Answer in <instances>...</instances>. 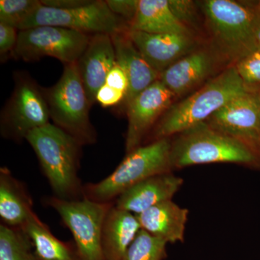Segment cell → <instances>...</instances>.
Segmentation results:
<instances>
[{
	"instance_id": "e0dca14e",
	"label": "cell",
	"mask_w": 260,
	"mask_h": 260,
	"mask_svg": "<svg viewBox=\"0 0 260 260\" xmlns=\"http://www.w3.org/2000/svg\"><path fill=\"white\" fill-rule=\"evenodd\" d=\"M214 65L212 53L193 51L162 72L159 80L176 97L181 96L208 78Z\"/></svg>"
},
{
	"instance_id": "7c38bea8",
	"label": "cell",
	"mask_w": 260,
	"mask_h": 260,
	"mask_svg": "<svg viewBox=\"0 0 260 260\" xmlns=\"http://www.w3.org/2000/svg\"><path fill=\"white\" fill-rule=\"evenodd\" d=\"M175 97L158 80L129 103L126 107L128 119L126 154L143 145L157 121L172 105Z\"/></svg>"
},
{
	"instance_id": "5bb4252c",
	"label": "cell",
	"mask_w": 260,
	"mask_h": 260,
	"mask_svg": "<svg viewBox=\"0 0 260 260\" xmlns=\"http://www.w3.org/2000/svg\"><path fill=\"white\" fill-rule=\"evenodd\" d=\"M116 63L115 49L109 34H94L88 47L77 61L78 71L89 103L93 106L99 89Z\"/></svg>"
},
{
	"instance_id": "6da1fadb",
	"label": "cell",
	"mask_w": 260,
	"mask_h": 260,
	"mask_svg": "<svg viewBox=\"0 0 260 260\" xmlns=\"http://www.w3.org/2000/svg\"><path fill=\"white\" fill-rule=\"evenodd\" d=\"M246 90L235 66L227 68L194 93L171 106L147 136L150 140L148 143L171 138L205 122L228 102Z\"/></svg>"
},
{
	"instance_id": "1f68e13d",
	"label": "cell",
	"mask_w": 260,
	"mask_h": 260,
	"mask_svg": "<svg viewBox=\"0 0 260 260\" xmlns=\"http://www.w3.org/2000/svg\"><path fill=\"white\" fill-rule=\"evenodd\" d=\"M90 1L86 0H42V4L49 8L56 9L68 10L88 4Z\"/></svg>"
},
{
	"instance_id": "44dd1931",
	"label": "cell",
	"mask_w": 260,
	"mask_h": 260,
	"mask_svg": "<svg viewBox=\"0 0 260 260\" xmlns=\"http://www.w3.org/2000/svg\"><path fill=\"white\" fill-rule=\"evenodd\" d=\"M129 30L152 34L190 36L186 25L173 14L168 0H140L138 12L129 24Z\"/></svg>"
},
{
	"instance_id": "8fae6325",
	"label": "cell",
	"mask_w": 260,
	"mask_h": 260,
	"mask_svg": "<svg viewBox=\"0 0 260 260\" xmlns=\"http://www.w3.org/2000/svg\"><path fill=\"white\" fill-rule=\"evenodd\" d=\"M205 122L245 143L260 157V90H246Z\"/></svg>"
},
{
	"instance_id": "9c48e42d",
	"label": "cell",
	"mask_w": 260,
	"mask_h": 260,
	"mask_svg": "<svg viewBox=\"0 0 260 260\" xmlns=\"http://www.w3.org/2000/svg\"><path fill=\"white\" fill-rule=\"evenodd\" d=\"M41 25L61 27L88 35L112 36L129 29V23L112 13L107 1L102 0L90 1L83 6L68 10L56 9L42 4L22 23L18 30Z\"/></svg>"
},
{
	"instance_id": "52a82bcc",
	"label": "cell",
	"mask_w": 260,
	"mask_h": 260,
	"mask_svg": "<svg viewBox=\"0 0 260 260\" xmlns=\"http://www.w3.org/2000/svg\"><path fill=\"white\" fill-rule=\"evenodd\" d=\"M45 203L59 214L73 234L79 260H106L102 247L103 224L115 202L95 203L85 198L65 200L53 196Z\"/></svg>"
},
{
	"instance_id": "5b68a950",
	"label": "cell",
	"mask_w": 260,
	"mask_h": 260,
	"mask_svg": "<svg viewBox=\"0 0 260 260\" xmlns=\"http://www.w3.org/2000/svg\"><path fill=\"white\" fill-rule=\"evenodd\" d=\"M171 138L141 145L129 153L105 179L83 186V198L95 203L115 202L124 191L157 174L172 172Z\"/></svg>"
},
{
	"instance_id": "83f0119b",
	"label": "cell",
	"mask_w": 260,
	"mask_h": 260,
	"mask_svg": "<svg viewBox=\"0 0 260 260\" xmlns=\"http://www.w3.org/2000/svg\"><path fill=\"white\" fill-rule=\"evenodd\" d=\"M173 14L183 24L190 23L196 17L195 3L190 0H168Z\"/></svg>"
},
{
	"instance_id": "4dcf8cb0",
	"label": "cell",
	"mask_w": 260,
	"mask_h": 260,
	"mask_svg": "<svg viewBox=\"0 0 260 260\" xmlns=\"http://www.w3.org/2000/svg\"><path fill=\"white\" fill-rule=\"evenodd\" d=\"M105 84L112 88L121 90L125 94L127 92L129 88V80L125 72L117 62L113 67L110 73L108 75Z\"/></svg>"
},
{
	"instance_id": "d6986e66",
	"label": "cell",
	"mask_w": 260,
	"mask_h": 260,
	"mask_svg": "<svg viewBox=\"0 0 260 260\" xmlns=\"http://www.w3.org/2000/svg\"><path fill=\"white\" fill-rule=\"evenodd\" d=\"M140 229L136 215L113 205L102 228V247L106 260L122 259Z\"/></svg>"
},
{
	"instance_id": "d6a6232c",
	"label": "cell",
	"mask_w": 260,
	"mask_h": 260,
	"mask_svg": "<svg viewBox=\"0 0 260 260\" xmlns=\"http://www.w3.org/2000/svg\"><path fill=\"white\" fill-rule=\"evenodd\" d=\"M255 42L256 48L260 49V26L259 29H258L257 32H256Z\"/></svg>"
},
{
	"instance_id": "ac0fdd59",
	"label": "cell",
	"mask_w": 260,
	"mask_h": 260,
	"mask_svg": "<svg viewBox=\"0 0 260 260\" xmlns=\"http://www.w3.org/2000/svg\"><path fill=\"white\" fill-rule=\"evenodd\" d=\"M189 210L172 200L162 202L136 215L141 229L167 243L184 242Z\"/></svg>"
},
{
	"instance_id": "4316f807",
	"label": "cell",
	"mask_w": 260,
	"mask_h": 260,
	"mask_svg": "<svg viewBox=\"0 0 260 260\" xmlns=\"http://www.w3.org/2000/svg\"><path fill=\"white\" fill-rule=\"evenodd\" d=\"M18 29L6 24L0 23V55L1 60L13 56L18 38Z\"/></svg>"
},
{
	"instance_id": "d4e9b609",
	"label": "cell",
	"mask_w": 260,
	"mask_h": 260,
	"mask_svg": "<svg viewBox=\"0 0 260 260\" xmlns=\"http://www.w3.org/2000/svg\"><path fill=\"white\" fill-rule=\"evenodd\" d=\"M42 5L39 0H1L0 23L18 29Z\"/></svg>"
},
{
	"instance_id": "2e32d148",
	"label": "cell",
	"mask_w": 260,
	"mask_h": 260,
	"mask_svg": "<svg viewBox=\"0 0 260 260\" xmlns=\"http://www.w3.org/2000/svg\"><path fill=\"white\" fill-rule=\"evenodd\" d=\"M115 49L116 62L124 70L129 80V88L123 104L126 106L154 82L160 74L148 64L135 47L126 31L112 36Z\"/></svg>"
},
{
	"instance_id": "ba28073f",
	"label": "cell",
	"mask_w": 260,
	"mask_h": 260,
	"mask_svg": "<svg viewBox=\"0 0 260 260\" xmlns=\"http://www.w3.org/2000/svg\"><path fill=\"white\" fill-rule=\"evenodd\" d=\"M15 87L0 118L3 138L21 143L32 130L49 124L50 116L44 88L25 72L14 76Z\"/></svg>"
},
{
	"instance_id": "7a4b0ae2",
	"label": "cell",
	"mask_w": 260,
	"mask_h": 260,
	"mask_svg": "<svg viewBox=\"0 0 260 260\" xmlns=\"http://www.w3.org/2000/svg\"><path fill=\"white\" fill-rule=\"evenodd\" d=\"M25 140L34 149L54 196L59 199H83V184L78 172L82 145L54 124L32 130Z\"/></svg>"
},
{
	"instance_id": "603a6c76",
	"label": "cell",
	"mask_w": 260,
	"mask_h": 260,
	"mask_svg": "<svg viewBox=\"0 0 260 260\" xmlns=\"http://www.w3.org/2000/svg\"><path fill=\"white\" fill-rule=\"evenodd\" d=\"M0 260H39L30 238L22 228L0 225Z\"/></svg>"
},
{
	"instance_id": "30bf717a",
	"label": "cell",
	"mask_w": 260,
	"mask_h": 260,
	"mask_svg": "<svg viewBox=\"0 0 260 260\" xmlns=\"http://www.w3.org/2000/svg\"><path fill=\"white\" fill-rule=\"evenodd\" d=\"M91 35L71 30L41 25L19 30L13 57L35 61L46 57L56 58L64 64L77 62L88 47Z\"/></svg>"
},
{
	"instance_id": "cb8c5ba5",
	"label": "cell",
	"mask_w": 260,
	"mask_h": 260,
	"mask_svg": "<svg viewBox=\"0 0 260 260\" xmlns=\"http://www.w3.org/2000/svg\"><path fill=\"white\" fill-rule=\"evenodd\" d=\"M168 243L140 229L121 260H164Z\"/></svg>"
},
{
	"instance_id": "8992f818",
	"label": "cell",
	"mask_w": 260,
	"mask_h": 260,
	"mask_svg": "<svg viewBox=\"0 0 260 260\" xmlns=\"http://www.w3.org/2000/svg\"><path fill=\"white\" fill-rule=\"evenodd\" d=\"M50 119L54 125L75 138L82 145L96 143L97 133L90 122V106L77 62L64 64L61 78L44 89Z\"/></svg>"
},
{
	"instance_id": "3957f363",
	"label": "cell",
	"mask_w": 260,
	"mask_h": 260,
	"mask_svg": "<svg viewBox=\"0 0 260 260\" xmlns=\"http://www.w3.org/2000/svg\"><path fill=\"white\" fill-rule=\"evenodd\" d=\"M171 139L173 171L191 166L230 162L260 169V157L240 140L201 123Z\"/></svg>"
},
{
	"instance_id": "9a60e30c",
	"label": "cell",
	"mask_w": 260,
	"mask_h": 260,
	"mask_svg": "<svg viewBox=\"0 0 260 260\" xmlns=\"http://www.w3.org/2000/svg\"><path fill=\"white\" fill-rule=\"evenodd\" d=\"M183 184L184 179L172 172L157 174L124 191L114 205L119 209L139 215L159 203L172 200Z\"/></svg>"
},
{
	"instance_id": "f546056e",
	"label": "cell",
	"mask_w": 260,
	"mask_h": 260,
	"mask_svg": "<svg viewBox=\"0 0 260 260\" xmlns=\"http://www.w3.org/2000/svg\"><path fill=\"white\" fill-rule=\"evenodd\" d=\"M125 95L124 92L104 84L98 91L95 101L103 107H112L123 102Z\"/></svg>"
},
{
	"instance_id": "4fadbf2b",
	"label": "cell",
	"mask_w": 260,
	"mask_h": 260,
	"mask_svg": "<svg viewBox=\"0 0 260 260\" xmlns=\"http://www.w3.org/2000/svg\"><path fill=\"white\" fill-rule=\"evenodd\" d=\"M140 54L159 74L192 51L194 42L189 35L152 34L128 30Z\"/></svg>"
},
{
	"instance_id": "484cf974",
	"label": "cell",
	"mask_w": 260,
	"mask_h": 260,
	"mask_svg": "<svg viewBox=\"0 0 260 260\" xmlns=\"http://www.w3.org/2000/svg\"><path fill=\"white\" fill-rule=\"evenodd\" d=\"M234 66L247 90H260V49L256 48Z\"/></svg>"
},
{
	"instance_id": "f1b7e54d",
	"label": "cell",
	"mask_w": 260,
	"mask_h": 260,
	"mask_svg": "<svg viewBox=\"0 0 260 260\" xmlns=\"http://www.w3.org/2000/svg\"><path fill=\"white\" fill-rule=\"evenodd\" d=\"M140 0H107V3L112 13L131 23L138 12Z\"/></svg>"
},
{
	"instance_id": "ffe728a7",
	"label": "cell",
	"mask_w": 260,
	"mask_h": 260,
	"mask_svg": "<svg viewBox=\"0 0 260 260\" xmlns=\"http://www.w3.org/2000/svg\"><path fill=\"white\" fill-rule=\"evenodd\" d=\"M32 210V200L25 185L8 168L0 169V217L3 224L22 228Z\"/></svg>"
},
{
	"instance_id": "277c9868",
	"label": "cell",
	"mask_w": 260,
	"mask_h": 260,
	"mask_svg": "<svg viewBox=\"0 0 260 260\" xmlns=\"http://www.w3.org/2000/svg\"><path fill=\"white\" fill-rule=\"evenodd\" d=\"M202 5L208 28L224 54L237 61L256 49L260 1L207 0Z\"/></svg>"
},
{
	"instance_id": "7402d4cb",
	"label": "cell",
	"mask_w": 260,
	"mask_h": 260,
	"mask_svg": "<svg viewBox=\"0 0 260 260\" xmlns=\"http://www.w3.org/2000/svg\"><path fill=\"white\" fill-rule=\"evenodd\" d=\"M22 229L30 238L39 260H79L74 242L59 240L32 210Z\"/></svg>"
}]
</instances>
